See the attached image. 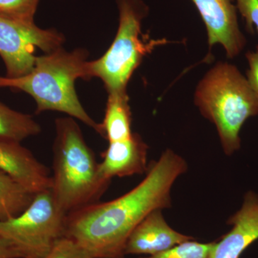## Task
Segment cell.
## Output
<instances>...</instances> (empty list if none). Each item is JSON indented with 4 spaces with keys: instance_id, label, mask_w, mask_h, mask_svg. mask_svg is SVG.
I'll list each match as a JSON object with an SVG mask.
<instances>
[{
    "instance_id": "6da1fadb",
    "label": "cell",
    "mask_w": 258,
    "mask_h": 258,
    "mask_svg": "<svg viewBox=\"0 0 258 258\" xmlns=\"http://www.w3.org/2000/svg\"><path fill=\"white\" fill-rule=\"evenodd\" d=\"M187 169L184 158L166 149L150 163L142 182L128 192L69 214L64 236L93 258L124 257L129 236L151 212L171 208L173 185Z\"/></svg>"
},
{
    "instance_id": "7a4b0ae2",
    "label": "cell",
    "mask_w": 258,
    "mask_h": 258,
    "mask_svg": "<svg viewBox=\"0 0 258 258\" xmlns=\"http://www.w3.org/2000/svg\"><path fill=\"white\" fill-rule=\"evenodd\" d=\"M88 53L85 49L67 51L60 47L37 56L31 72L18 78L0 77V88L28 93L37 104V113L55 111L81 120L98 133V124L88 114L76 93L78 79H91Z\"/></svg>"
},
{
    "instance_id": "3957f363",
    "label": "cell",
    "mask_w": 258,
    "mask_h": 258,
    "mask_svg": "<svg viewBox=\"0 0 258 258\" xmlns=\"http://www.w3.org/2000/svg\"><path fill=\"white\" fill-rule=\"evenodd\" d=\"M52 191L67 215L97 203L110 182L98 172V163L74 118L55 120Z\"/></svg>"
},
{
    "instance_id": "277c9868",
    "label": "cell",
    "mask_w": 258,
    "mask_h": 258,
    "mask_svg": "<svg viewBox=\"0 0 258 258\" xmlns=\"http://www.w3.org/2000/svg\"><path fill=\"white\" fill-rule=\"evenodd\" d=\"M195 105L216 126L226 155L240 147L239 134L249 117L258 114V101L247 80L235 66L218 62L200 81Z\"/></svg>"
},
{
    "instance_id": "5b68a950",
    "label": "cell",
    "mask_w": 258,
    "mask_h": 258,
    "mask_svg": "<svg viewBox=\"0 0 258 258\" xmlns=\"http://www.w3.org/2000/svg\"><path fill=\"white\" fill-rule=\"evenodd\" d=\"M119 24L114 40L104 55L90 61L91 79L101 80L108 93L125 92L132 75L144 57L157 46L167 43L165 39L146 40L142 22L149 13L142 0H115Z\"/></svg>"
},
{
    "instance_id": "8992f818",
    "label": "cell",
    "mask_w": 258,
    "mask_h": 258,
    "mask_svg": "<svg viewBox=\"0 0 258 258\" xmlns=\"http://www.w3.org/2000/svg\"><path fill=\"white\" fill-rule=\"evenodd\" d=\"M67 215L51 189L44 190L35 194L18 216L0 221V235L13 242L24 258H44L64 236Z\"/></svg>"
},
{
    "instance_id": "52a82bcc",
    "label": "cell",
    "mask_w": 258,
    "mask_h": 258,
    "mask_svg": "<svg viewBox=\"0 0 258 258\" xmlns=\"http://www.w3.org/2000/svg\"><path fill=\"white\" fill-rule=\"evenodd\" d=\"M64 37L55 29H42L35 23L25 24L0 17V56L8 78H18L31 72L37 48L50 53L62 47Z\"/></svg>"
},
{
    "instance_id": "ba28073f",
    "label": "cell",
    "mask_w": 258,
    "mask_h": 258,
    "mask_svg": "<svg viewBox=\"0 0 258 258\" xmlns=\"http://www.w3.org/2000/svg\"><path fill=\"white\" fill-rule=\"evenodd\" d=\"M206 27L210 47L220 44L227 57L238 55L245 45L237 21L235 0H191Z\"/></svg>"
},
{
    "instance_id": "9c48e42d",
    "label": "cell",
    "mask_w": 258,
    "mask_h": 258,
    "mask_svg": "<svg viewBox=\"0 0 258 258\" xmlns=\"http://www.w3.org/2000/svg\"><path fill=\"white\" fill-rule=\"evenodd\" d=\"M227 223L232 228L215 242L208 258H240L258 240V195L247 193L242 208L229 218Z\"/></svg>"
},
{
    "instance_id": "30bf717a",
    "label": "cell",
    "mask_w": 258,
    "mask_h": 258,
    "mask_svg": "<svg viewBox=\"0 0 258 258\" xmlns=\"http://www.w3.org/2000/svg\"><path fill=\"white\" fill-rule=\"evenodd\" d=\"M0 171L33 194L52 187L48 169L18 142L0 140Z\"/></svg>"
},
{
    "instance_id": "8fae6325",
    "label": "cell",
    "mask_w": 258,
    "mask_h": 258,
    "mask_svg": "<svg viewBox=\"0 0 258 258\" xmlns=\"http://www.w3.org/2000/svg\"><path fill=\"white\" fill-rule=\"evenodd\" d=\"M191 236L180 233L166 222L162 210L151 212L136 227L125 247L126 254L153 255L164 252L187 241Z\"/></svg>"
},
{
    "instance_id": "7c38bea8",
    "label": "cell",
    "mask_w": 258,
    "mask_h": 258,
    "mask_svg": "<svg viewBox=\"0 0 258 258\" xmlns=\"http://www.w3.org/2000/svg\"><path fill=\"white\" fill-rule=\"evenodd\" d=\"M147 144L138 134L133 133L125 140L111 142L102 154L98 172L104 181L113 177H124L147 172Z\"/></svg>"
},
{
    "instance_id": "4fadbf2b",
    "label": "cell",
    "mask_w": 258,
    "mask_h": 258,
    "mask_svg": "<svg viewBox=\"0 0 258 258\" xmlns=\"http://www.w3.org/2000/svg\"><path fill=\"white\" fill-rule=\"evenodd\" d=\"M108 93L104 118L98 124V133L107 139L108 143L128 139L133 132L127 91Z\"/></svg>"
},
{
    "instance_id": "5bb4252c",
    "label": "cell",
    "mask_w": 258,
    "mask_h": 258,
    "mask_svg": "<svg viewBox=\"0 0 258 258\" xmlns=\"http://www.w3.org/2000/svg\"><path fill=\"white\" fill-rule=\"evenodd\" d=\"M35 194L0 171V221L18 216L33 200Z\"/></svg>"
},
{
    "instance_id": "9a60e30c",
    "label": "cell",
    "mask_w": 258,
    "mask_h": 258,
    "mask_svg": "<svg viewBox=\"0 0 258 258\" xmlns=\"http://www.w3.org/2000/svg\"><path fill=\"white\" fill-rule=\"evenodd\" d=\"M40 132L41 127L31 115L14 111L0 102V140L20 143Z\"/></svg>"
},
{
    "instance_id": "2e32d148",
    "label": "cell",
    "mask_w": 258,
    "mask_h": 258,
    "mask_svg": "<svg viewBox=\"0 0 258 258\" xmlns=\"http://www.w3.org/2000/svg\"><path fill=\"white\" fill-rule=\"evenodd\" d=\"M39 0H0V17L25 24L35 23Z\"/></svg>"
},
{
    "instance_id": "e0dca14e",
    "label": "cell",
    "mask_w": 258,
    "mask_h": 258,
    "mask_svg": "<svg viewBox=\"0 0 258 258\" xmlns=\"http://www.w3.org/2000/svg\"><path fill=\"white\" fill-rule=\"evenodd\" d=\"M215 242L201 243L195 240L187 241L172 248L143 258H208Z\"/></svg>"
},
{
    "instance_id": "ac0fdd59",
    "label": "cell",
    "mask_w": 258,
    "mask_h": 258,
    "mask_svg": "<svg viewBox=\"0 0 258 258\" xmlns=\"http://www.w3.org/2000/svg\"><path fill=\"white\" fill-rule=\"evenodd\" d=\"M44 258H93L77 242L63 236Z\"/></svg>"
},
{
    "instance_id": "d6986e66",
    "label": "cell",
    "mask_w": 258,
    "mask_h": 258,
    "mask_svg": "<svg viewBox=\"0 0 258 258\" xmlns=\"http://www.w3.org/2000/svg\"><path fill=\"white\" fill-rule=\"evenodd\" d=\"M237 9L245 20L247 30L258 32V0H236Z\"/></svg>"
},
{
    "instance_id": "ffe728a7",
    "label": "cell",
    "mask_w": 258,
    "mask_h": 258,
    "mask_svg": "<svg viewBox=\"0 0 258 258\" xmlns=\"http://www.w3.org/2000/svg\"><path fill=\"white\" fill-rule=\"evenodd\" d=\"M246 57L249 63L247 80L258 101V45L254 52H247Z\"/></svg>"
},
{
    "instance_id": "44dd1931",
    "label": "cell",
    "mask_w": 258,
    "mask_h": 258,
    "mask_svg": "<svg viewBox=\"0 0 258 258\" xmlns=\"http://www.w3.org/2000/svg\"><path fill=\"white\" fill-rule=\"evenodd\" d=\"M0 258H24V255L13 242L0 235Z\"/></svg>"
}]
</instances>
